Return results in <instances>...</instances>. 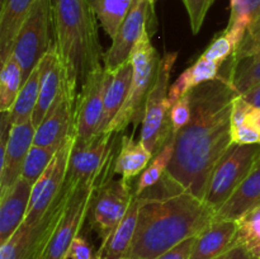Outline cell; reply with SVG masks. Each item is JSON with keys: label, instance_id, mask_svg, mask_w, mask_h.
Instances as JSON below:
<instances>
[{"label": "cell", "instance_id": "cell-1", "mask_svg": "<svg viewBox=\"0 0 260 259\" xmlns=\"http://www.w3.org/2000/svg\"><path fill=\"white\" fill-rule=\"evenodd\" d=\"M239 95L225 75L189 91L192 116L174 135L168 172L187 192L202 198L213 168L233 145L231 113Z\"/></svg>", "mask_w": 260, "mask_h": 259}, {"label": "cell", "instance_id": "cell-2", "mask_svg": "<svg viewBox=\"0 0 260 259\" xmlns=\"http://www.w3.org/2000/svg\"><path fill=\"white\" fill-rule=\"evenodd\" d=\"M140 200L136 233L124 259H156L182 241L197 236L215 221L216 211L189 192L165 200Z\"/></svg>", "mask_w": 260, "mask_h": 259}, {"label": "cell", "instance_id": "cell-3", "mask_svg": "<svg viewBox=\"0 0 260 259\" xmlns=\"http://www.w3.org/2000/svg\"><path fill=\"white\" fill-rule=\"evenodd\" d=\"M55 46L66 73L68 91L78 98L89 75L103 68L98 19L90 0H52Z\"/></svg>", "mask_w": 260, "mask_h": 259}, {"label": "cell", "instance_id": "cell-4", "mask_svg": "<svg viewBox=\"0 0 260 259\" xmlns=\"http://www.w3.org/2000/svg\"><path fill=\"white\" fill-rule=\"evenodd\" d=\"M129 60L134 68V74L128 96L116 118L107 127V132L122 134L131 123L134 124V128H137L144 121L147 99L156 83L161 60L159 52L150 41L147 30L136 43Z\"/></svg>", "mask_w": 260, "mask_h": 259}, {"label": "cell", "instance_id": "cell-5", "mask_svg": "<svg viewBox=\"0 0 260 259\" xmlns=\"http://www.w3.org/2000/svg\"><path fill=\"white\" fill-rule=\"evenodd\" d=\"M114 170L91 178L88 182L79 183L71 189L68 203L57 226L53 230L42 259H68L69 250L90 212L91 203L96 189L108 180L113 179Z\"/></svg>", "mask_w": 260, "mask_h": 259}, {"label": "cell", "instance_id": "cell-6", "mask_svg": "<svg viewBox=\"0 0 260 259\" xmlns=\"http://www.w3.org/2000/svg\"><path fill=\"white\" fill-rule=\"evenodd\" d=\"M177 57L178 52H167L161 57L156 83L150 93L145 109L141 141L154 155H156L164 145L174 137L170 121L172 104L168 94L170 88V76Z\"/></svg>", "mask_w": 260, "mask_h": 259}, {"label": "cell", "instance_id": "cell-7", "mask_svg": "<svg viewBox=\"0 0 260 259\" xmlns=\"http://www.w3.org/2000/svg\"><path fill=\"white\" fill-rule=\"evenodd\" d=\"M71 189L73 185L65 180L62 190L42 218L35 223L23 221L15 233L0 245V259H42L51 235L65 210Z\"/></svg>", "mask_w": 260, "mask_h": 259}, {"label": "cell", "instance_id": "cell-8", "mask_svg": "<svg viewBox=\"0 0 260 259\" xmlns=\"http://www.w3.org/2000/svg\"><path fill=\"white\" fill-rule=\"evenodd\" d=\"M259 155L260 145H231L213 168L203 201L220 210L248 177Z\"/></svg>", "mask_w": 260, "mask_h": 259}, {"label": "cell", "instance_id": "cell-9", "mask_svg": "<svg viewBox=\"0 0 260 259\" xmlns=\"http://www.w3.org/2000/svg\"><path fill=\"white\" fill-rule=\"evenodd\" d=\"M121 141L122 134L107 131L89 140L74 139L66 182L74 187L109 170H114Z\"/></svg>", "mask_w": 260, "mask_h": 259}, {"label": "cell", "instance_id": "cell-10", "mask_svg": "<svg viewBox=\"0 0 260 259\" xmlns=\"http://www.w3.org/2000/svg\"><path fill=\"white\" fill-rule=\"evenodd\" d=\"M55 43L52 0H37L18 33L13 57L24 73V81Z\"/></svg>", "mask_w": 260, "mask_h": 259}, {"label": "cell", "instance_id": "cell-11", "mask_svg": "<svg viewBox=\"0 0 260 259\" xmlns=\"http://www.w3.org/2000/svg\"><path fill=\"white\" fill-rule=\"evenodd\" d=\"M132 182L111 179L96 189L91 203L90 226L102 241L114 231L128 211L135 197Z\"/></svg>", "mask_w": 260, "mask_h": 259}, {"label": "cell", "instance_id": "cell-12", "mask_svg": "<svg viewBox=\"0 0 260 259\" xmlns=\"http://www.w3.org/2000/svg\"><path fill=\"white\" fill-rule=\"evenodd\" d=\"M36 126L32 121L10 126L7 112L3 113L0 136V193L22 177L23 165L35 142Z\"/></svg>", "mask_w": 260, "mask_h": 259}, {"label": "cell", "instance_id": "cell-13", "mask_svg": "<svg viewBox=\"0 0 260 259\" xmlns=\"http://www.w3.org/2000/svg\"><path fill=\"white\" fill-rule=\"evenodd\" d=\"M109 79L111 71L103 66L89 75L81 86L75 107L76 140H89L99 134Z\"/></svg>", "mask_w": 260, "mask_h": 259}, {"label": "cell", "instance_id": "cell-14", "mask_svg": "<svg viewBox=\"0 0 260 259\" xmlns=\"http://www.w3.org/2000/svg\"><path fill=\"white\" fill-rule=\"evenodd\" d=\"M74 139L75 137L69 140L58 149L57 154L55 155L47 169L33 184L29 207H28L24 222L35 223L40 218H42V216L47 212L53 201L58 197L62 190L66 177H68L69 160H70L71 150L74 146Z\"/></svg>", "mask_w": 260, "mask_h": 259}, {"label": "cell", "instance_id": "cell-15", "mask_svg": "<svg viewBox=\"0 0 260 259\" xmlns=\"http://www.w3.org/2000/svg\"><path fill=\"white\" fill-rule=\"evenodd\" d=\"M151 4L149 0H135L128 15L122 23L116 36L112 38V45L104 52L103 66L108 70H116L129 60L135 46L146 32L149 9Z\"/></svg>", "mask_w": 260, "mask_h": 259}, {"label": "cell", "instance_id": "cell-16", "mask_svg": "<svg viewBox=\"0 0 260 259\" xmlns=\"http://www.w3.org/2000/svg\"><path fill=\"white\" fill-rule=\"evenodd\" d=\"M76 98L68 90L53 104L42 122L36 127L35 142L37 146L61 147L75 137Z\"/></svg>", "mask_w": 260, "mask_h": 259}, {"label": "cell", "instance_id": "cell-17", "mask_svg": "<svg viewBox=\"0 0 260 259\" xmlns=\"http://www.w3.org/2000/svg\"><path fill=\"white\" fill-rule=\"evenodd\" d=\"M38 68H40V98L32 116V122L36 127L45 119L63 91L68 90L65 66L55 43L43 56L41 62L38 63Z\"/></svg>", "mask_w": 260, "mask_h": 259}, {"label": "cell", "instance_id": "cell-18", "mask_svg": "<svg viewBox=\"0 0 260 259\" xmlns=\"http://www.w3.org/2000/svg\"><path fill=\"white\" fill-rule=\"evenodd\" d=\"M32 187L20 177L5 192L0 193V245L22 225L29 207Z\"/></svg>", "mask_w": 260, "mask_h": 259}, {"label": "cell", "instance_id": "cell-19", "mask_svg": "<svg viewBox=\"0 0 260 259\" xmlns=\"http://www.w3.org/2000/svg\"><path fill=\"white\" fill-rule=\"evenodd\" d=\"M239 222L215 220L196 236L190 259H215L236 245Z\"/></svg>", "mask_w": 260, "mask_h": 259}, {"label": "cell", "instance_id": "cell-20", "mask_svg": "<svg viewBox=\"0 0 260 259\" xmlns=\"http://www.w3.org/2000/svg\"><path fill=\"white\" fill-rule=\"evenodd\" d=\"M37 0H2L0 10V62L5 63L13 55L15 40L29 17Z\"/></svg>", "mask_w": 260, "mask_h": 259}, {"label": "cell", "instance_id": "cell-21", "mask_svg": "<svg viewBox=\"0 0 260 259\" xmlns=\"http://www.w3.org/2000/svg\"><path fill=\"white\" fill-rule=\"evenodd\" d=\"M260 206V155L251 172L228 202L216 211L215 220L239 221Z\"/></svg>", "mask_w": 260, "mask_h": 259}, {"label": "cell", "instance_id": "cell-22", "mask_svg": "<svg viewBox=\"0 0 260 259\" xmlns=\"http://www.w3.org/2000/svg\"><path fill=\"white\" fill-rule=\"evenodd\" d=\"M141 200L135 195L128 211L122 218L121 222L117 225L113 233L104 241L99 250L96 251V259H124L129 250L132 240L139 222V212Z\"/></svg>", "mask_w": 260, "mask_h": 259}, {"label": "cell", "instance_id": "cell-23", "mask_svg": "<svg viewBox=\"0 0 260 259\" xmlns=\"http://www.w3.org/2000/svg\"><path fill=\"white\" fill-rule=\"evenodd\" d=\"M132 74H134V68L131 60L117 68L116 70L111 71V79L104 96V111L99 134L106 131L109 123L116 118L118 112L123 107L131 88Z\"/></svg>", "mask_w": 260, "mask_h": 259}, {"label": "cell", "instance_id": "cell-24", "mask_svg": "<svg viewBox=\"0 0 260 259\" xmlns=\"http://www.w3.org/2000/svg\"><path fill=\"white\" fill-rule=\"evenodd\" d=\"M221 66H222V63L208 60L201 55V57L197 58V61L190 68L183 71L178 76L177 80L170 85L169 94H168L170 104L173 106L178 99L189 93L196 86L217 79L220 76Z\"/></svg>", "mask_w": 260, "mask_h": 259}, {"label": "cell", "instance_id": "cell-25", "mask_svg": "<svg viewBox=\"0 0 260 259\" xmlns=\"http://www.w3.org/2000/svg\"><path fill=\"white\" fill-rule=\"evenodd\" d=\"M152 157L154 154L145 146L141 140L135 141L132 136L123 135L114 163V173L131 182L146 169Z\"/></svg>", "mask_w": 260, "mask_h": 259}, {"label": "cell", "instance_id": "cell-26", "mask_svg": "<svg viewBox=\"0 0 260 259\" xmlns=\"http://www.w3.org/2000/svg\"><path fill=\"white\" fill-rule=\"evenodd\" d=\"M38 98H40V68L37 66L30 73L27 80L23 83L22 89H20L12 109L7 112L10 126L32 121Z\"/></svg>", "mask_w": 260, "mask_h": 259}, {"label": "cell", "instance_id": "cell-27", "mask_svg": "<svg viewBox=\"0 0 260 259\" xmlns=\"http://www.w3.org/2000/svg\"><path fill=\"white\" fill-rule=\"evenodd\" d=\"M253 106L239 94L231 113V140L238 145H260V130L249 119Z\"/></svg>", "mask_w": 260, "mask_h": 259}, {"label": "cell", "instance_id": "cell-28", "mask_svg": "<svg viewBox=\"0 0 260 259\" xmlns=\"http://www.w3.org/2000/svg\"><path fill=\"white\" fill-rule=\"evenodd\" d=\"M230 9L225 30L238 48L249 25L260 18V0H230Z\"/></svg>", "mask_w": 260, "mask_h": 259}, {"label": "cell", "instance_id": "cell-29", "mask_svg": "<svg viewBox=\"0 0 260 259\" xmlns=\"http://www.w3.org/2000/svg\"><path fill=\"white\" fill-rule=\"evenodd\" d=\"M135 0H90V5L104 32L113 38L128 15Z\"/></svg>", "mask_w": 260, "mask_h": 259}, {"label": "cell", "instance_id": "cell-30", "mask_svg": "<svg viewBox=\"0 0 260 259\" xmlns=\"http://www.w3.org/2000/svg\"><path fill=\"white\" fill-rule=\"evenodd\" d=\"M226 78L239 94H244L260 83V52L243 60L229 58Z\"/></svg>", "mask_w": 260, "mask_h": 259}, {"label": "cell", "instance_id": "cell-31", "mask_svg": "<svg viewBox=\"0 0 260 259\" xmlns=\"http://www.w3.org/2000/svg\"><path fill=\"white\" fill-rule=\"evenodd\" d=\"M24 83V73L14 57L2 65L0 71V111L9 112Z\"/></svg>", "mask_w": 260, "mask_h": 259}, {"label": "cell", "instance_id": "cell-32", "mask_svg": "<svg viewBox=\"0 0 260 259\" xmlns=\"http://www.w3.org/2000/svg\"><path fill=\"white\" fill-rule=\"evenodd\" d=\"M173 152H174V140L172 139L164 145V147L156 155H154L146 169L140 174L136 188H135V193L137 196L156 184L164 177L165 173L168 172L170 161H172Z\"/></svg>", "mask_w": 260, "mask_h": 259}, {"label": "cell", "instance_id": "cell-33", "mask_svg": "<svg viewBox=\"0 0 260 259\" xmlns=\"http://www.w3.org/2000/svg\"><path fill=\"white\" fill-rule=\"evenodd\" d=\"M58 149L60 147L37 146V145L33 144L27 157H25L24 165H23L22 178L28 180L32 185L35 184L38 178L47 169L55 155L57 154Z\"/></svg>", "mask_w": 260, "mask_h": 259}, {"label": "cell", "instance_id": "cell-34", "mask_svg": "<svg viewBox=\"0 0 260 259\" xmlns=\"http://www.w3.org/2000/svg\"><path fill=\"white\" fill-rule=\"evenodd\" d=\"M235 50L236 46L235 43H234V41L231 40L230 36L228 35V32L223 30V32H221L220 35H217L213 38V41L210 43V46L206 48V51L202 53V56L208 58V60H213L216 61V62H220L223 65L225 61H228L229 58L233 56Z\"/></svg>", "mask_w": 260, "mask_h": 259}, {"label": "cell", "instance_id": "cell-35", "mask_svg": "<svg viewBox=\"0 0 260 259\" xmlns=\"http://www.w3.org/2000/svg\"><path fill=\"white\" fill-rule=\"evenodd\" d=\"M239 231L236 244L245 245L248 249L260 244V217H243L238 221Z\"/></svg>", "mask_w": 260, "mask_h": 259}, {"label": "cell", "instance_id": "cell-36", "mask_svg": "<svg viewBox=\"0 0 260 259\" xmlns=\"http://www.w3.org/2000/svg\"><path fill=\"white\" fill-rule=\"evenodd\" d=\"M189 17L190 28L193 35H197L202 28L208 10L215 0H182Z\"/></svg>", "mask_w": 260, "mask_h": 259}, {"label": "cell", "instance_id": "cell-37", "mask_svg": "<svg viewBox=\"0 0 260 259\" xmlns=\"http://www.w3.org/2000/svg\"><path fill=\"white\" fill-rule=\"evenodd\" d=\"M192 116V106H190L189 93L178 99L170 109V121H172L173 134H178L183 127H185Z\"/></svg>", "mask_w": 260, "mask_h": 259}, {"label": "cell", "instance_id": "cell-38", "mask_svg": "<svg viewBox=\"0 0 260 259\" xmlns=\"http://www.w3.org/2000/svg\"><path fill=\"white\" fill-rule=\"evenodd\" d=\"M68 259H96V253H94L93 246L86 240L85 236L80 234L74 240L73 245L69 250Z\"/></svg>", "mask_w": 260, "mask_h": 259}, {"label": "cell", "instance_id": "cell-39", "mask_svg": "<svg viewBox=\"0 0 260 259\" xmlns=\"http://www.w3.org/2000/svg\"><path fill=\"white\" fill-rule=\"evenodd\" d=\"M194 240L196 236L187 239V240L182 241L180 244L175 245L174 248L165 251L164 254L157 256L156 259H190L193 245H194Z\"/></svg>", "mask_w": 260, "mask_h": 259}, {"label": "cell", "instance_id": "cell-40", "mask_svg": "<svg viewBox=\"0 0 260 259\" xmlns=\"http://www.w3.org/2000/svg\"><path fill=\"white\" fill-rule=\"evenodd\" d=\"M215 259H256L255 256L251 254V251L246 248L245 245H241V244H236L233 248L229 249L226 253H223L222 255L217 256Z\"/></svg>", "mask_w": 260, "mask_h": 259}, {"label": "cell", "instance_id": "cell-41", "mask_svg": "<svg viewBox=\"0 0 260 259\" xmlns=\"http://www.w3.org/2000/svg\"><path fill=\"white\" fill-rule=\"evenodd\" d=\"M240 95L254 108H260V83L254 85L253 88L249 89L244 94H240Z\"/></svg>", "mask_w": 260, "mask_h": 259}, {"label": "cell", "instance_id": "cell-42", "mask_svg": "<svg viewBox=\"0 0 260 259\" xmlns=\"http://www.w3.org/2000/svg\"><path fill=\"white\" fill-rule=\"evenodd\" d=\"M249 119L260 130V108H251L249 112Z\"/></svg>", "mask_w": 260, "mask_h": 259}, {"label": "cell", "instance_id": "cell-43", "mask_svg": "<svg viewBox=\"0 0 260 259\" xmlns=\"http://www.w3.org/2000/svg\"><path fill=\"white\" fill-rule=\"evenodd\" d=\"M244 217H249V218H258V217H260V206H259V207H256L254 211H251L250 213H248L246 216H244Z\"/></svg>", "mask_w": 260, "mask_h": 259}, {"label": "cell", "instance_id": "cell-44", "mask_svg": "<svg viewBox=\"0 0 260 259\" xmlns=\"http://www.w3.org/2000/svg\"><path fill=\"white\" fill-rule=\"evenodd\" d=\"M249 250L251 251V254H253L254 256H255L256 259H260V244H258V245L253 246L251 249H249Z\"/></svg>", "mask_w": 260, "mask_h": 259}, {"label": "cell", "instance_id": "cell-45", "mask_svg": "<svg viewBox=\"0 0 260 259\" xmlns=\"http://www.w3.org/2000/svg\"><path fill=\"white\" fill-rule=\"evenodd\" d=\"M149 3L151 4V7H152V5H154V3H155V0H149Z\"/></svg>", "mask_w": 260, "mask_h": 259}]
</instances>
